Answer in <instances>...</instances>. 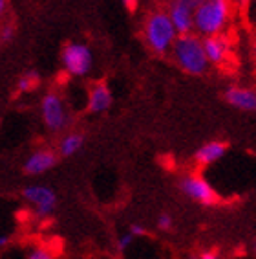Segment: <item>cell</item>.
Segmentation results:
<instances>
[{
  "instance_id": "obj_7",
  "label": "cell",
  "mask_w": 256,
  "mask_h": 259,
  "mask_svg": "<svg viewBox=\"0 0 256 259\" xmlns=\"http://www.w3.org/2000/svg\"><path fill=\"white\" fill-rule=\"evenodd\" d=\"M40 116L46 129L51 133H60L68 127V110L62 98L57 92H46L40 100Z\"/></svg>"
},
{
  "instance_id": "obj_28",
  "label": "cell",
  "mask_w": 256,
  "mask_h": 259,
  "mask_svg": "<svg viewBox=\"0 0 256 259\" xmlns=\"http://www.w3.org/2000/svg\"><path fill=\"white\" fill-rule=\"evenodd\" d=\"M252 254L256 255V241H254V243H252Z\"/></svg>"
},
{
  "instance_id": "obj_23",
  "label": "cell",
  "mask_w": 256,
  "mask_h": 259,
  "mask_svg": "<svg viewBox=\"0 0 256 259\" xmlns=\"http://www.w3.org/2000/svg\"><path fill=\"white\" fill-rule=\"evenodd\" d=\"M124 4V8H126L128 11H134L136 8H138V0H121Z\"/></svg>"
},
{
  "instance_id": "obj_13",
  "label": "cell",
  "mask_w": 256,
  "mask_h": 259,
  "mask_svg": "<svg viewBox=\"0 0 256 259\" xmlns=\"http://www.w3.org/2000/svg\"><path fill=\"white\" fill-rule=\"evenodd\" d=\"M203 46H205V54H207V59L211 65H223L229 59L231 45L223 35L203 39Z\"/></svg>"
},
{
  "instance_id": "obj_17",
  "label": "cell",
  "mask_w": 256,
  "mask_h": 259,
  "mask_svg": "<svg viewBox=\"0 0 256 259\" xmlns=\"http://www.w3.org/2000/svg\"><path fill=\"white\" fill-rule=\"evenodd\" d=\"M134 239H136V237H134V235L130 234L128 230H126V234L119 235V237H117V243H115V248H117L119 254H124V252H126V250L130 248V244L134 243Z\"/></svg>"
},
{
  "instance_id": "obj_16",
  "label": "cell",
  "mask_w": 256,
  "mask_h": 259,
  "mask_svg": "<svg viewBox=\"0 0 256 259\" xmlns=\"http://www.w3.org/2000/svg\"><path fill=\"white\" fill-rule=\"evenodd\" d=\"M243 8V19L251 30L256 31V0H245Z\"/></svg>"
},
{
  "instance_id": "obj_8",
  "label": "cell",
  "mask_w": 256,
  "mask_h": 259,
  "mask_svg": "<svg viewBox=\"0 0 256 259\" xmlns=\"http://www.w3.org/2000/svg\"><path fill=\"white\" fill-rule=\"evenodd\" d=\"M203 0H170L168 2V15L179 35L194 33V15Z\"/></svg>"
},
{
  "instance_id": "obj_24",
  "label": "cell",
  "mask_w": 256,
  "mask_h": 259,
  "mask_svg": "<svg viewBox=\"0 0 256 259\" xmlns=\"http://www.w3.org/2000/svg\"><path fill=\"white\" fill-rule=\"evenodd\" d=\"M252 61H254V66H256V35L254 39H252Z\"/></svg>"
},
{
  "instance_id": "obj_10",
  "label": "cell",
  "mask_w": 256,
  "mask_h": 259,
  "mask_svg": "<svg viewBox=\"0 0 256 259\" xmlns=\"http://www.w3.org/2000/svg\"><path fill=\"white\" fill-rule=\"evenodd\" d=\"M223 98L231 107L243 112H256V89L231 85L223 92Z\"/></svg>"
},
{
  "instance_id": "obj_2",
  "label": "cell",
  "mask_w": 256,
  "mask_h": 259,
  "mask_svg": "<svg viewBox=\"0 0 256 259\" xmlns=\"http://www.w3.org/2000/svg\"><path fill=\"white\" fill-rule=\"evenodd\" d=\"M177 37H179V33H177L176 26H174L167 10H154L148 13L143 24V39L145 45L154 54H170Z\"/></svg>"
},
{
  "instance_id": "obj_12",
  "label": "cell",
  "mask_w": 256,
  "mask_h": 259,
  "mask_svg": "<svg viewBox=\"0 0 256 259\" xmlns=\"http://www.w3.org/2000/svg\"><path fill=\"white\" fill-rule=\"evenodd\" d=\"M229 145L222 140H211V142H205L203 145H200L194 153V162H196L200 167H207V165H212L220 162V160L225 156Z\"/></svg>"
},
{
  "instance_id": "obj_19",
  "label": "cell",
  "mask_w": 256,
  "mask_h": 259,
  "mask_svg": "<svg viewBox=\"0 0 256 259\" xmlns=\"http://www.w3.org/2000/svg\"><path fill=\"white\" fill-rule=\"evenodd\" d=\"M156 226H158V230H161V232L172 230V226H174L172 215H168L167 211H165V213H159L158 219H156Z\"/></svg>"
},
{
  "instance_id": "obj_9",
  "label": "cell",
  "mask_w": 256,
  "mask_h": 259,
  "mask_svg": "<svg viewBox=\"0 0 256 259\" xmlns=\"http://www.w3.org/2000/svg\"><path fill=\"white\" fill-rule=\"evenodd\" d=\"M59 153L53 149H37L31 155H28V158L22 164V173L28 177H40V175L48 173L59 164Z\"/></svg>"
},
{
  "instance_id": "obj_15",
  "label": "cell",
  "mask_w": 256,
  "mask_h": 259,
  "mask_svg": "<svg viewBox=\"0 0 256 259\" xmlns=\"http://www.w3.org/2000/svg\"><path fill=\"white\" fill-rule=\"evenodd\" d=\"M40 83V77H39V72H35V70H28L26 74H22L17 81V90H19L20 94H26V92H31L39 87Z\"/></svg>"
},
{
  "instance_id": "obj_21",
  "label": "cell",
  "mask_w": 256,
  "mask_h": 259,
  "mask_svg": "<svg viewBox=\"0 0 256 259\" xmlns=\"http://www.w3.org/2000/svg\"><path fill=\"white\" fill-rule=\"evenodd\" d=\"M128 232L134 235V237H145L147 235V228L143 225H139V223H134V225L128 226Z\"/></svg>"
},
{
  "instance_id": "obj_4",
  "label": "cell",
  "mask_w": 256,
  "mask_h": 259,
  "mask_svg": "<svg viewBox=\"0 0 256 259\" xmlns=\"http://www.w3.org/2000/svg\"><path fill=\"white\" fill-rule=\"evenodd\" d=\"M60 65L70 77H84L94 66V55L83 42H68L60 52Z\"/></svg>"
},
{
  "instance_id": "obj_11",
  "label": "cell",
  "mask_w": 256,
  "mask_h": 259,
  "mask_svg": "<svg viewBox=\"0 0 256 259\" xmlns=\"http://www.w3.org/2000/svg\"><path fill=\"white\" fill-rule=\"evenodd\" d=\"M112 101H113V96L108 83L97 81L88 90L86 109H88L90 114H103V112H106L112 107Z\"/></svg>"
},
{
  "instance_id": "obj_18",
  "label": "cell",
  "mask_w": 256,
  "mask_h": 259,
  "mask_svg": "<svg viewBox=\"0 0 256 259\" xmlns=\"http://www.w3.org/2000/svg\"><path fill=\"white\" fill-rule=\"evenodd\" d=\"M28 259H55V255L46 246H33L28 252Z\"/></svg>"
},
{
  "instance_id": "obj_20",
  "label": "cell",
  "mask_w": 256,
  "mask_h": 259,
  "mask_svg": "<svg viewBox=\"0 0 256 259\" xmlns=\"http://www.w3.org/2000/svg\"><path fill=\"white\" fill-rule=\"evenodd\" d=\"M15 26L13 24H2V28H0V40H2V45H8V42H11V40L15 39Z\"/></svg>"
},
{
  "instance_id": "obj_25",
  "label": "cell",
  "mask_w": 256,
  "mask_h": 259,
  "mask_svg": "<svg viewBox=\"0 0 256 259\" xmlns=\"http://www.w3.org/2000/svg\"><path fill=\"white\" fill-rule=\"evenodd\" d=\"M8 243H10V239H8L6 235H2V237H0V248H4V246H6Z\"/></svg>"
},
{
  "instance_id": "obj_5",
  "label": "cell",
  "mask_w": 256,
  "mask_h": 259,
  "mask_svg": "<svg viewBox=\"0 0 256 259\" xmlns=\"http://www.w3.org/2000/svg\"><path fill=\"white\" fill-rule=\"evenodd\" d=\"M179 191H181L188 200L202 206H214L220 200L216 190L211 186L207 179H203L202 175L188 173L183 175L179 179Z\"/></svg>"
},
{
  "instance_id": "obj_27",
  "label": "cell",
  "mask_w": 256,
  "mask_h": 259,
  "mask_svg": "<svg viewBox=\"0 0 256 259\" xmlns=\"http://www.w3.org/2000/svg\"><path fill=\"white\" fill-rule=\"evenodd\" d=\"M231 2H232V4H234V2H238V4H241V6L245 4V0H231Z\"/></svg>"
},
{
  "instance_id": "obj_3",
  "label": "cell",
  "mask_w": 256,
  "mask_h": 259,
  "mask_svg": "<svg viewBox=\"0 0 256 259\" xmlns=\"http://www.w3.org/2000/svg\"><path fill=\"white\" fill-rule=\"evenodd\" d=\"M170 57L188 75L205 74L209 65H211L207 59V54H205L203 39L196 33L179 35L172 46Z\"/></svg>"
},
{
  "instance_id": "obj_26",
  "label": "cell",
  "mask_w": 256,
  "mask_h": 259,
  "mask_svg": "<svg viewBox=\"0 0 256 259\" xmlns=\"http://www.w3.org/2000/svg\"><path fill=\"white\" fill-rule=\"evenodd\" d=\"M6 6H8V0H0V13H4Z\"/></svg>"
},
{
  "instance_id": "obj_22",
  "label": "cell",
  "mask_w": 256,
  "mask_h": 259,
  "mask_svg": "<svg viewBox=\"0 0 256 259\" xmlns=\"http://www.w3.org/2000/svg\"><path fill=\"white\" fill-rule=\"evenodd\" d=\"M192 259H222L218 254H214V252H200V254H196Z\"/></svg>"
},
{
  "instance_id": "obj_1",
  "label": "cell",
  "mask_w": 256,
  "mask_h": 259,
  "mask_svg": "<svg viewBox=\"0 0 256 259\" xmlns=\"http://www.w3.org/2000/svg\"><path fill=\"white\" fill-rule=\"evenodd\" d=\"M231 0H203L194 15V33L202 39L223 35L231 24Z\"/></svg>"
},
{
  "instance_id": "obj_14",
  "label": "cell",
  "mask_w": 256,
  "mask_h": 259,
  "mask_svg": "<svg viewBox=\"0 0 256 259\" xmlns=\"http://www.w3.org/2000/svg\"><path fill=\"white\" fill-rule=\"evenodd\" d=\"M84 145V135L81 133H68V135H64L59 142V153L62 158H70V156L77 155L81 149H83Z\"/></svg>"
},
{
  "instance_id": "obj_6",
  "label": "cell",
  "mask_w": 256,
  "mask_h": 259,
  "mask_svg": "<svg viewBox=\"0 0 256 259\" xmlns=\"http://www.w3.org/2000/svg\"><path fill=\"white\" fill-rule=\"evenodd\" d=\"M20 197L31 206L37 219H48L53 215L55 208H57V193L49 186H26L24 190L20 191Z\"/></svg>"
}]
</instances>
